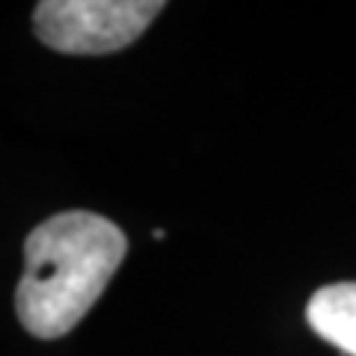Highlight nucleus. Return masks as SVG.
Wrapping results in <instances>:
<instances>
[{
	"label": "nucleus",
	"instance_id": "nucleus-3",
	"mask_svg": "<svg viewBox=\"0 0 356 356\" xmlns=\"http://www.w3.org/2000/svg\"><path fill=\"white\" fill-rule=\"evenodd\" d=\"M309 327L341 353L356 356V282H336L312 294Z\"/></svg>",
	"mask_w": 356,
	"mask_h": 356
},
{
	"label": "nucleus",
	"instance_id": "nucleus-1",
	"mask_svg": "<svg viewBox=\"0 0 356 356\" xmlns=\"http://www.w3.org/2000/svg\"><path fill=\"white\" fill-rule=\"evenodd\" d=\"M128 252V238L113 220L92 211H63L39 222L24 243V276L15 291V312L36 339L65 336Z\"/></svg>",
	"mask_w": 356,
	"mask_h": 356
},
{
	"label": "nucleus",
	"instance_id": "nucleus-2",
	"mask_svg": "<svg viewBox=\"0 0 356 356\" xmlns=\"http://www.w3.org/2000/svg\"><path fill=\"white\" fill-rule=\"evenodd\" d=\"M161 13V0H42L33 24L48 48L95 57L128 48Z\"/></svg>",
	"mask_w": 356,
	"mask_h": 356
}]
</instances>
